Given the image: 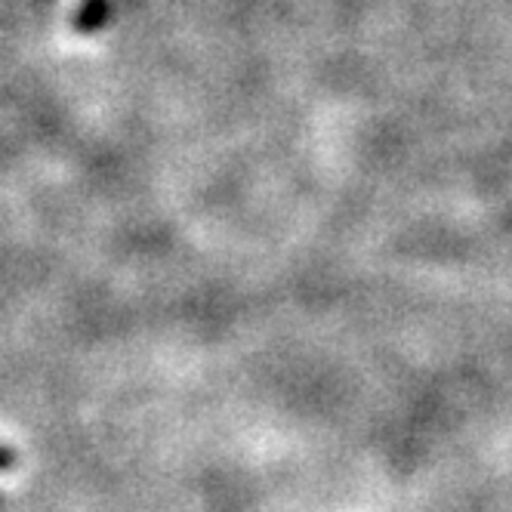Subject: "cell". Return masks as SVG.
Segmentation results:
<instances>
[{
  "instance_id": "1",
  "label": "cell",
  "mask_w": 512,
  "mask_h": 512,
  "mask_svg": "<svg viewBox=\"0 0 512 512\" xmlns=\"http://www.w3.org/2000/svg\"><path fill=\"white\" fill-rule=\"evenodd\" d=\"M105 16H108V0H87V4L81 7V13H78V22H75V28L84 34V31H96L102 22H105Z\"/></svg>"
},
{
  "instance_id": "2",
  "label": "cell",
  "mask_w": 512,
  "mask_h": 512,
  "mask_svg": "<svg viewBox=\"0 0 512 512\" xmlns=\"http://www.w3.org/2000/svg\"><path fill=\"white\" fill-rule=\"evenodd\" d=\"M7 466H10V454L0 451V469H7Z\"/></svg>"
}]
</instances>
